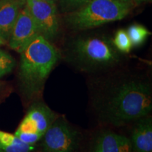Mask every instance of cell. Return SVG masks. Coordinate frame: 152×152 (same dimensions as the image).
I'll return each instance as SVG.
<instances>
[{
  "instance_id": "cell-1",
  "label": "cell",
  "mask_w": 152,
  "mask_h": 152,
  "mask_svg": "<svg viewBox=\"0 0 152 152\" xmlns=\"http://www.w3.org/2000/svg\"><path fill=\"white\" fill-rule=\"evenodd\" d=\"M98 104L106 122L123 126L149 115L152 109L151 87L143 79L126 77L112 85Z\"/></svg>"
},
{
  "instance_id": "cell-2",
  "label": "cell",
  "mask_w": 152,
  "mask_h": 152,
  "mask_svg": "<svg viewBox=\"0 0 152 152\" xmlns=\"http://www.w3.org/2000/svg\"><path fill=\"white\" fill-rule=\"evenodd\" d=\"M19 54V77L23 91L28 98H35L42 93L49 74L59 60L60 53L51 42L39 35Z\"/></svg>"
},
{
  "instance_id": "cell-3",
  "label": "cell",
  "mask_w": 152,
  "mask_h": 152,
  "mask_svg": "<svg viewBox=\"0 0 152 152\" xmlns=\"http://www.w3.org/2000/svg\"><path fill=\"white\" fill-rule=\"evenodd\" d=\"M66 58L82 71L92 72L116 66L121 57L111 39L91 35L73 39L66 49Z\"/></svg>"
},
{
  "instance_id": "cell-4",
  "label": "cell",
  "mask_w": 152,
  "mask_h": 152,
  "mask_svg": "<svg viewBox=\"0 0 152 152\" xmlns=\"http://www.w3.org/2000/svg\"><path fill=\"white\" fill-rule=\"evenodd\" d=\"M132 7L116 0H91L76 10L64 14V20L70 29L85 30L122 20Z\"/></svg>"
},
{
  "instance_id": "cell-5",
  "label": "cell",
  "mask_w": 152,
  "mask_h": 152,
  "mask_svg": "<svg viewBox=\"0 0 152 152\" xmlns=\"http://www.w3.org/2000/svg\"><path fill=\"white\" fill-rule=\"evenodd\" d=\"M57 117L56 113L44 102H35L30 106L14 134L24 143L35 145Z\"/></svg>"
},
{
  "instance_id": "cell-6",
  "label": "cell",
  "mask_w": 152,
  "mask_h": 152,
  "mask_svg": "<svg viewBox=\"0 0 152 152\" xmlns=\"http://www.w3.org/2000/svg\"><path fill=\"white\" fill-rule=\"evenodd\" d=\"M41 140L42 152H75L80 134L62 115L55 119Z\"/></svg>"
},
{
  "instance_id": "cell-7",
  "label": "cell",
  "mask_w": 152,
  "mask_h": 152,
  "mask_svg": "<svg viewBox=\"0 0 152 152\" xmlns=\"http://www.w3.org/2000/svg\"><path fill=\"white\" fill-rule=\"evenodd\" d=\"M26 6L37 25L39 34L51 42L54 41L60 31L57 5L42 0H26Z\"/></svg>"
},
{
  "instance_id": "cell-8",
  "label": "cell",
  "mask_w": 152,
  "mask_h": 152,
  "mask_svg": "<svg viewBox=\"0 0 152 152\" xmlns=\"http://www.w3.org/2000/svg\"><path fill=\"white\" fill-rule=\"evenodd\" d=\"M40 35L35 20L26 5L19 13L8 43L11 49L20 53L34 38Z\"/></svg>"
},
{
  "instance_id": "cell-9",
  "label": "cell",
  "mask_w": 152,
  "mask_h": 152,
  "mask_svg": "<svg viewBox=\"0 0 152 152\" xmlns=\"http://www.w3.org/2000/svg\"><path fill=\"white\" fill-rule=\"evenodd\" d=\"M91 152H132L130 139L111 131H104L96 136Z\"/></svg>"
},
{
  "instance_id": "cell-10",
  "label": "cell",
  "mask_w": 152,
  "mask_h": 152,
  "mask_svg": "<svg viewBox=\"0 0 152 152\" xmlns=\"http://www.w3.org/2000/svg\"><path fill=\"white\" fill-rule=\"evenodd\" d=\"M26 3V0H0V38L6 42Z\"/></svg>"
},
{
  "instance_id": "cell-11",
  "label": "cell",
  "mask_w": 152,
  "mask_h": 152,
  "mask_svg": "<svg viewBox=\"0 0 152 152\" xmlns=\"http://www.w3.org/2000/svg\"><path fill=\"white\" fill-rule=\"evenodd\" d=\"M132 152H152V118L149 115L136 121L130 138Z\"/></svg>"
},
{
  "instance_id": "cell-12",
  "label": "cell",
  "mask_w": 152,
  "mask_h": 152,
  "mask_svg": "<svg viewBox=\"0 0 152 152\" xmlns=\"http://www.w3.org/2000/svg\"><path fill=\"white\" fill-rule=\"evenodd\" d=\"M35 149V145L24 143L15 134L0 130V152H33Z\"/></svg>"
},
{
  "instance_id": "cell-13",
  "label": "cell",
  "mask_w": 152,
  "mask_h": 152,
  "mask_svg": "<svg viewBox=\"0 0 152 152\" xmlns=\"http://www.w3.org/2000/svg\"><path fill=\"white\" fill-rule=\"evenodd\" d=\"M126 31L132 47H139L142 45L151 34L145 26L138 23L132 24L129 26Z\"/></svg>"
},
{
  "instance_id": "cell-14",
  "label": "cell",
  "mask_w": 152,
  "mask_h": 152,
  "mask_svg": "<svg viewBox=\"0 0 152 152\" xmlns=\"http://www.w3.org/2000/svg\"><path fill=\"white\" fill-rule=\"evenodd\" d=\"M112 42L120 53L127 54L130 52L133 47L127 31L124 29L117 30L112 39Z\"/></svg>"
},
{
  "instance_id": "cell-15",
  "label": "cell",
  "mask_w": 152,
  "mask_h": 152,
  "mask_svg": "<svg viewBox=\"0 0 152 152\" xmlns=\"http://www.w3.org/2000/svg\"><path fill=\"white\" fill-rule=\"evenodd\" d=\"M16 66V61L11 55L0 49V77L10 73Z\"/></svg>"
},
{
  "instance_id": "cell-16",
  "label": "cell",
  "mask_w": 152,
  "mask_h": 152,
  "mask_svg": "<svg viewBox=\"0 0 152 152\" xmlns=\"http://www.w3.org/2000/svg\"><path fill=\"white\" fill-rule=\"evenodd\" d=\"M90 1L91 0H58L57 7H58L61 12L66 14L76 10Z\"/></svg>"
},
{
  "instance_id": "cell-17",
  "label": "cell",
  "mask_w": 152,
  "mask_h": 152,
  "mask_svg": "<svg viewBox=\"0 0 152 152\" xmlns=\"http://www.w3.org/2000/svg\"><path fill=\"white\" fill-rule=\"evenodd\" d=\"M116 1H119V2L121 3L130 6L131 7H132L133 3H134V0H116Z\"/></svg>"
},
{
  "instance_id": "cell-18",
  "label": "cell",
  "mask_w": 152,
  "mask_h": 152,
  "mask_svg": "<svg viewBox=\"0 0 152 152\" xmlns=\"http://www.w3.org/2000/svg\"><path fill=\"white\" fill-rule=\"evenodd\" d=\"M42 1H46V2L52 3V4H56L57 5V1H58V0H42Z\"/></svg>"
},
{
  "instance_id": "cell-19",
  "label": "cell",
  "mask_w": 152,
  "mask_h": 152,
  "mask_svg": "<svg viewBox=\"0 0 152 152\" xmlns=\"http://www.w3.org/2000/svg\"><path fill=\"white\" fill-rule=\"evenodd\" d=\"M147 1V0H134V2L137 4H139L144 2V1Z\"/></svg>"
},
{
  "instance_id": "cell-20",
  "label": "cell",
  "mask_w": 152,
  "mask_h": 152,
  "mask_svg": "<svg viewBox=\"0 0 152 152\" xmlns=\"http://www.w3.org/2000/svg\"><path fill=\"white\" fill-rule=\"evenodd\" d=\"M6 44H7V42L0 38V46H2V45H6Z\"/></svg>"
}]
</instances>
